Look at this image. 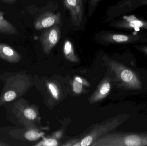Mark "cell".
I'll use <instances>...</instances> for the list:
<instances>
[{
  "label": "cell",
  "mask_w": 147,
  "mask_h": 146,
  "mask_svg": "<svg viewBox=\"0 0 147 146\" xmlns=\"http://www.w3.org/2000/svg\"><path fill=\"white\" fill-rule=\"evenodd\" d=\"M91 146H146L147 132H114L95 141Z\"/></svg>",
  "instance_id": "cell-1"
},
{
  "label": "cell",
  "mask_w": 147,
  "mask_h": 146,
  "mask_svg": "<svg viewBox=\"0 0 147 146\" xmlns=\"http://www.w3.org/2000/svg\"><path fill=\"white\" fill-rule=\"evenodd\" d=\"M108 62L111 70L115 74L117 87L127 90L142 89L141 80L134 71L115 60H109Z\"/></svg>",
  "instance_id": "cell-2"
},
{
  "label": "cell",
  "mask_w": 147,
  "mask_h": 146,
  "mask_svg": "<svg viewBox=\"0 0 147 146\" xmlns=\"http://www.w3.org/2000/svg\"><path fill=\"white\" fill-rule=\"evenodd\" d=\"M129 117V115L128 114H121L109 118L101 123H97L87 135L79 141L75 142L73 146H90L98 138L118 127Z\"/></svg>",
  "instance_id": "cell-3"
},
{
  "label": "cell",
  "mask_w": 147,
  "mask_h": 146,
  "mask_svg": "<svg viewBox=\"0 0 147 146\" xmlns=\"http://www.w3.org/2000/svg\"><path fill=\"white\" fill-rule=\"evenodd\" d=\"M60 37L61 31L59 25H54L45 30L40 37L44 53L47 55L50 54Z\"/></svg>",
  "instance_id": "cell-4"
},
{
  "label": "cell",
  "mask_w": 147,
  "mask_h": 146,
  "mask_svg": "<svg viewBox=\"0 0 147 146\" xmlns=\"http://www.w3.org/2000/svg\"><path fill=\"white\" fill-rule=\"evenodd\" d=\"M62 21L60 12L54 13L51 12H45L40 15L34 22V28L40 30L51 27L54 25H59Z\"/></svg>",
  "instance_id": "cell-5"
},
{
  "label": "cell",
  "mask_w": 147,
  "mask_h": 146,
  "mask_svg": "<svg viewBox=\"0 0 147 146\" xmlns=\"http://www.w3.org/2000/svg\"><path fill=\"white\" fill-rule=\"evenodd\" d=\"M65 7L69 10L73 25L79 26L83 16V0H63Z\"/></svg>",
  "instance_id": "cell-6"
},
{
  "label": "cell",
  "mask_w": 147,
  "mask_h": 146,
  "mask_svg": "<svg viewBox=\"0 0 147 146\" xmlns=\"http://www.w3.org/2000/svg\"><path fill=\"white\" fill-rule=\"evenodd\" d=\"M111 79L107 77L102 81L96 90L89 99L90 104L95 103L104 99L109 93L111 89Z\"/></svg>",
  "instance_id": "cell-7"
},
{
  "label": "cell",
  "mask_w": 147,
  "mask_h": 146,
  "mask_svg": "<svg viewBox=\"0 0 147 146\" xmlns=\"http://www.w3.org/2000/svg\"><path fill=\"white\" fill-rule=\"evenodd\" d=\"M117 27L121 28H142L147 30V21L139 19L134 15L123 16L120 21L116 24Z\"/></svg>",
  "instance_id": "cell-8"
},
{
  "label": "cell",
  "mask_w": 147,
  "mask_h": 146,
  "mask_svg": "<svg viewBox=\"0 0 147 146\" xmlns=\"http://www.w3.org/2000/svg\"><path fill=\"white\" fill-rule=\"evenodd\" d=\"M4 13L0 11V33L6 35L18 34V30L13 25L4 18Z\"/></svg>",
  "instance_id": "cell-9"
},
{
  "label": "cell",
  "mask_w": 147,
  "mask_h": 146,
  "mask_svg": "<svg viewBox=\"0 0 147 146\" xmlns=\"http://www.w3.org/2000/svg\"><path fill=\"white\" fill-rule=\"evenodd\" d=\"M102 39L105 42L112 43H124L130 42L134 38L125 34L107 33L102 37Z\"/></svg>",
  "instance_id": "cell-10"
},
{
  "label": "cell",
  "mask_w": 147,
  "mask_h": 146,
  "mask_svg": "<svg viewBox=\"0 0 147 146\" xmlns=\"http://www.w3.org/2000/svg\"><path fill=\"white\" fill-rule=\"evenodd\" d=\"M64 55L66 60L72 62H78L79 59L74 52V47L71 41L65 39L63 47Z\"/></svg>",
  "instance_id": "cell-11"
},
{
  "label": "cell",
  "mask_w": 147,
  "mask_h": 146,
  "mask_svg": "<svg viewBox=\"0 0 147 146\" xmlns=\"http://www.w3.org/2000/svg\"><path fill=\"white\" fill-rule=\"evenodd\" d=\"M20 55L11 46L0 43V57L10 60L20 58Z\"/></svg>",
  "instance_id": "cell-12"
},
{
  "label": "cell",
  "mask_w": 147,
  "mask_h": 146,
  "mask_svg": "<svg viewBox=\"0 0 147 146\" xmlns=\"http://www.w3.org/2000/svg\"><path fill=\"white\" fill-rule=\"evenodd\" d=\"M90 86V84L87 81L79 76L74 77L72 82V89L74 93L79 94L83 91V86Z\"/></svg>",
  "instance_id": "cell-13"
},
{
  "label": "cell",
  "mask_w": 147,
  "mask_h": 146,
  "mask_svg": "<svg viewBox=\"0 0 147 146\" xmlns=\"http://www.w3.org/2000/svg\"><path fill=\"white\" fill-rule=\"evenodd\" d=\"M47 88L55 99H58L59 97V91L58 87L55 83L48 82L47 83Z\"/></svg>",
  "instance_id": "cell-14"
},
{
  "label": "cell",
  "mask_w": 147,
  "mask_h": 146,
  "mask_svg": "<svg viewBox=\"0 0 147 146\" xmlns=\"http://www.w3.org/2000/svg\"><path fill=\"white\" fill-rule=\"evenodd\" d=\"M42 133H40L34 130H30L25 134V137L27 139L31 141H34L38 139L42 135Z\"/></svg>",
  "instance_id": "cell-15"
},
{
  "label": "cell",
  "mask_w": 147,
  "mask_h": 146,
  "mask_svg": "<svg viewBox=\"0 0 147 146\" xmlns=\"http://www.w3.org/2000/svg\"><path fill=\"white\" fill-rule=\"evenodd\" d=\"M36 146H57L58 145V142L56 139L50 138L45 139L40 141Z\"/></svg>",
  "instance_id": "cell-16"
},
{
  "label": "cell",
  "mask_w": 147,
  "mask_h": 146,
  "mask_svg": "<svg viewBox=\"0 0 147 146\" xmlns=\"http://www.w3.org/2000/svg\"><path fill=\"white\" fill-rule=\"evenodd\" d=\"M24 115L25 117L30 120H34L37 117L36 111L31 108H27L24 111Z\"/></svg>",
  "instance_id": "cell-17"
},
{
  "label": "cell",
  "mask_w": 147,
  "mask_h": 146,
  "mask_svg": "<svg viewBox=\"0 0 147 146\" xmlns=\"http://www.w3.org/2000/svg\"><path fill=\"white\" fill-rule=\"evenodd\" d=\"M16 97V94L13 91L7 92L4 96V99L7 102L12 101Z\"/></svg>",
  "instance_id": "cell-18"
},
{
  "label": "cell",
  "mask_w": 147,
  "mask_h": 146,
  "mask_svg": "<svg viewBox=\"0 0 147 146\" xmlns=\"http://www.w3.org/2000/svg\"><path fill=\"white\" fill-rule=\"evenodd\" d=\"M1 1L9 4H14L17 0H1Z\"/></svg>",
  "instance_id": "cell-19"
},
{
  "label": "cell",
  "mask_w": 147,
  "mask_h": 146,
  "mask_svg": "<svg viewBox=\"0 0 147 146\" xmlns=\"http://www.w3.org/2000/svg\"><path fill=\"white\" fill-rule=\"evenodd\" d=\"M100 1V0H90L91 4L92 6H95Z\"/></svg>",
  "instance_id": "cell-20"
},
{
  "label": "cell",
  "mask_w": 147,
  "mask_h": 146,
  "mask_svg": "<svg viewBox=\"0 0 147 146\" xmlns=\"http://www.w3.org/2000/svg\"><path fill=\"white\" fill-rule=\"evenodd\" d=\"M141 49L143 52H145V53L147 55V46H144V47H142Z\"/></svg>",
  "instance_id": "cell-21"
},
{
  "label": "cell",
  "mask_w": 147,
  "mask_h": 146,
  "mask_svg": "<svg viewBox=\"0 0 147 146\" xmlns=\"http://www.w3.org/2000/svg\"><path fill=\"white\" fill-rule=\"evenodd\" d=\"M146 2H147V0H146Z\"/></svg>",
  "instance_id": "cell-22"
}]
</instances>
